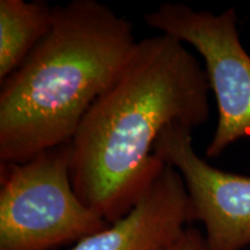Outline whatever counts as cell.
<instances>
[{"instance_id":"cell-1","label":"cell","mask_w":250,"mask_h":250,"mask_svg":"<svg viewBox=\"0 0 250 250\" xmlns=\"http://www.w3.org/2000/svg\"><path fill=\"white\" fill-rule=\"evenodd\" d=\"M204 68L181 41H137L116 83L86 112L71 144L73 189L109 224L136 206L165 164L153 153L167 125L193 130L210 116Z\"/></svg>"},{"instance_id":"cell-2","label":"cell","mask_w":250,"mask_h":250,"mask_svg":"<svg viewBox=\"0 0 250 250\" xmlns=\"http://www.w3.org/2000/svg\"><path fill=\"white\" fill-rule=\"evenodd\" d=\"M136 43L130 21L108 5L72 0L55 6L49 33L1 83V165L70 144L93 103L120 78Z\"/></svg>"},{"instance_id":"cell-3","label":"cell","mask_w":250,"mask_h":250,"mask_svg":"<svg viewBox=\"0 0 250 250\" xmlns=\"http://www.w3.org/2000/svg\"><path fill=\"white\" fill-rule=\"evenodd\" d=\"M70 165L71 144L1 165L0 250H54L110 225L80 201Z\"/></svg>"},{"instance_id":"cell-4","label":"cell","mask_w":250,"mask_h":250,"mask_svg":"<svg viewBox=\"0 0 250 250\" xmlns=\"http://www.w3.org/2000/svg\"><path fill=\"white\" fill-rule=\"evenodd\" d=\"M143 19L161 34L193 46L204 59L218 105L217 127L206 155L217 158L234 142L250 137V56L240 41L235 9L214 14L165 2Z\"/></svg>"},{"instance_id":"cell-5","label":"cell","mask_w":250,"mask_h":250,"mask_svg":"<svg viewBox=\"0 0 250 250\" xmlns=\"http://www.w3.org/2000/svg\"><path fill=\"white\" fill-rule=\"evenodd\" d=\"M153 153L182 176L210 250L250 246V176L218 169L203 160L193 148L192 130L180 122L161 131Z\"/></svg>"},{"instance_id":"cell-6","label":"cell","mask_w":250,"mask_h":250,"mask_svg":"<svg viewBox=\"0 0 250 250\" xmlns=\"http://www.w3.org/2000/svg\"><path fill=\"white\" fill-rule=\"evenodd\" d=\"M195 220L184 180L165 165L129 213L70 250H168Z\"/></svg>"},{"instance_id":"cell-7","label":"cell","mask_w":250,"mask_h":250,"mask_svg":"<svg viewBox=\"0 0 250 250\" xmlns=\"http://www.w3.org/2000/svg\"><path fill=\"white\" fill-rule=\"evenodd\" d=\"M46 1L0 0V81L17 71L44 39L54 21Z\"/></svg>"},{"instance_id":"cell-8","label":"cell","mask_w":250,"mask_h":250,"mask_svg":"<svg viewBox=\"0 0 250 250\" xmlns=\"http://www.w3.org/2000/svg\"><path fill=\"white\" fill-rule=\"evenodd\" d=\"M168 250H210L205 235L197 228L188 226Z\"/></svg>"}]
</instances>
